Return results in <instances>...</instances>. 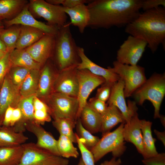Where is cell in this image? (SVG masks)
Masks as SVG:
<instances>
[{
  "label": "cell",
  "mask_w": 165,
  "mask_h": 165,
  "mask_svg": "<svg viewBox=\"0 0 165 165\" xmlns=\"http://www.w3.org/2000/svg\"><path fill=\"white\" fill-rule=\"evenodd\" d=\"M152 122L145 119L141 120V130L142 135L144 159L148 158L157 155L158 153L155 146L156 139L152 136Z\"/></svg>",
  "instance_id": "603a6c76"
},
{
  "label": "cell",
  "mask_w": 165,
  "mask_h": 165,
  "mask_svg": "<svg viewBox=\"0 0 165 165\" xmlns=\"http://www.w3.org/2000/svg\"><path fill=\"white\" fill-rule=\"evenodd\" d=\"M90 1L88 0H63L62 5L64 7L72 8L80 4L88 3Z\"/></svg>",
  "instance_id": "f6af8a7d"
},
{
  "label": "cell",
  "mask_w": 165,
  "mask_h": 165,
  "mask_svg": "<svg viewBox=\"0 0 165 165\" xmlns=\"http://www.w3.org/2000/svg\"><path fill=\"white\" fill-rule=\"evenodd\" d=\"M28 139L23 133L15 131L13 127H0V147L21 145Z\"/></svg>",
  "instance_id": "83f0119b"
},
{
  "label": "cell",
  "mask_w": 165,
  "mask_h": 165,
  "mask_svg": "<svg viewBox=\"0 0 165 165\" xmlns=\"http://www.w3.org/2000/svg\"><path fill=\"white\" fill-rule=\"evenodd\" d=\"M77 71L76 66L59 71L54 82L53 92L77 98L79 88Z\"/></svg>",
  "instance_id": "4fadbf2b"
},
{
  "label": "cell",
  "mask_w": 165,
  "mask_h": 165,
  "mask_svg": "<svg viewBox=\"0 0 165 165\" xmlns=\"http://www.w3.org/2000/svg\"><path fill=\"white\" fill-rule=\"evenodd\" d=\"M1 30H0V31ZM0 50L2 51L5 52H6L8 50L6 46L3 43L0 37Z\"/></svg>",
  "instance_id": "816d5d0a"
},
{
  "label": "cell",
  "mask_w": 165,
  "mask_h": 165,
  "mask_svg": "<svg viewBox=\"0 0 165 165\" xmlns=\"http://www.w3.org/2000/svg\"><path fill=\"white\" fill-rule=\"evenodd\" d=\"M125 31L129 35L146 41L152 53L165 42V9L161 6L140 13L127 25Z\"/></svg>",
  "instance_id": "7a4b0ae2"
},
{
  "label": "cell",
  "mask_w": 165,
  "mask_h": 165,
  "mask_svg": "<svg viewBox=\"0 0 165 165\" xmlns=\"http://www.w3.org/2000/svg\"><path fill=\"white\" fill-rule=\"evenodd\" d=\"M11 50H8L0 58V88L6 75L9 72L12 64L9 59Z\"/></svg>",
  "instance_id": "74e56055"
},
{
  "label": "cell",
  "mask_w": 165,
  "mask_h": 165,
  "mask_svg": "<svg viewBox=\"0 0 165 165\" xmlns=\"http://www.w3.org/2000/svg\"><path fill=\"white\" fill-rule=\"evenodd\" d=\"M3 27V26L2 24L0 22V30H1V29Z\"/></svg>",
  "instance_id": "9f6ffc18"
},
{
  "label": "cell",
  "mask_w": 165,
  "mask_h": 165,
  "mask_svg": "<svg viewBox=\"0 0 165 165\" xmlns=\"http://www.w3.org/2000/svg\"><path fill=\"white\" fill-rule=\"evenodd\" d=\"M63 0H47L46 1L47 2L53 5L60 6L62 4Z\"/></svg>",
  "instance_id": "f907efd6"
},
{
  "label": "cell",
  "mask_w": 165,
  "mask_h": 165,
  "mask_svg": "<svg viewBox=\"0 0 165 165\" xmlns=\"http://www.w3.org/2000/svg\"><path fill=\"white\" fill-rule=\"evenodd\" d=\"M101 126L100 132L103 135L119 123H126L123 116L118 108L113 105H108L105 111L101 115Z\"/></svg>",
  "instance_id": "7402d4cb"
},
{
  "label": "cell",
  "mask_w": 165,
  "mask_h": 165,
  "mask_svg": "<svg viewBox=\"0 0 165 165\" xmlns=\"http://www.w3.org/2000/svg\"><path fill=\"white\" fill-rule=\"evenodd\" d=\"M165 7V0H143L141 9L144 11L156 8L158 7Z\"/></svg>",
  "instance_id": "7bdbcfd3"
},
{
  "label": "cell",
  "mask_w": 165,
  "mask_h": 165,
  "mask_svg": "<svg viewBox=\"0 0 165 165\" xmlns=\"http://www.w3.org/2000/svg\"><path fill=\"white\" fill-rule=\"evenodd\" d=\"M33 105L34 110H46L49 111L50 113L49 108L47 104L36 96H35L34 99Z\"/></svg>",
  "instance_id": "bcb514c9"
},
{
  "label": "cell",
  "mask_w": 165,
  "mask_h": 165,
  "mask_svg": "<svg viewBox=\"0 0 165 165\" xmlns=\"http://www.w3.org/2000/svg\"><path fill=\"white\" fill-rule=\"evenodd\" d=\"M21 117V112L20 108L18 107L14 108L13 112L10 127H13L20 120Z\"/></svg>",
  "instance_id": "7dc6e473"
},
{
  "label": "cell",
  "mask_w": 165,
  "mask_h": 165,
  "mask_svg": "<svg viewBox=\"0 0 165 165\" xmlns=\"http://www.w3.org/2000/svg\"><path fill=\"white\" fill-rule=\"evenodd\" d=\"M45 34H46L38 29L21 25L15 48L25 49L37 41Z\"/></svg>",
  "instance_id": "484cf974"
},
{
  "label": "cell",
  "mask_w": 165,
  "mask_h": 165,
  "mask_svg": "<svg viewBox=\"0 0 165 165\" xmlns=\"http://www.w3.org/2000/svg\"><path fill=\"white\" fill-rule=\"evenodd\" d=\"M29 6L36 15L45 19L49 25L60 28L67 23L68 17L62 6L53 5L43 0H32Z\"/></svg>",
  "instance_id": "9c48e42d"
},
{
  "label": "cell",
  "mask_w": 165,
  "mask_h": 165,
  "mask_svg": "<svg viewBox=\"0 0 165 165\" xmlns=\"http://www.w3.org/2000/svg\"><path fill=\"white\" fill-rule=\"evenodd\" d=\"M136 103L142 105L149 101L154 108V118H160V106L165 94V75L154 74L133 93Z\"/></svg>",
  "instance_id": "277c9868"
},
{
  "label": "cell",
  "mask_w": 165,
  "mask_h": 165,
  "mask_svg": "<svg viewBox=\"0 0 165 165\" xmlns=\"http://www.w3.org/2000/svg\"><path fill=\"white\" fill-rule=\"evenodd\" d=\"M76 133L79 138L83 145L90 150L98 143L100 138L93 135L82 126L79 118L76 123Z\"/></svg>",
  "instance_id": "836d02e7"
},
{
  "label": "cell",
  "mask_w": 165,
  "mask_h": 165,
  "mask_svg": "<svg viewBox=\"0 0 165 165\" xmlns=\"http://www.w3.org/2000/svg\"><path fill=\"white\" fill-rule=\"evenodd\" d=\"M26 2L23 0H0V17H11L19 13Z\"/></svg>",
  "instance_id": "4dcf8cb0"
},
{
  "label": "cell",
  "mask_w": 165,
  "mask_h": 165,
  "mask_svg": "<svg viewBox=\"0 0 165 165\" xmlns=\"http://www.w3.org/2000/svg\"><path fill=\"white\" fill-rule=\"evenodd\" d=\"M142 0H93L87 5L90 13L87 27L109 29L126 27L140 14Z\"/></svg>",
  "instance_id": "6da1fadb"
},
{
  "label": "cell",
  "mask_w": 165,
  "mask_h": 165,
  "mask_svg": "<svg viewBox=\"0 0 165 165\" xmlns=\"http://www.w3.org/2000/svg\"><path fill=\"white\" fill-rule=\"evenodd\" d=\"M20 27L14 26L0 32V37L8 50L15 48L19 36Z\"/></svg>",
  "instance_id": "e575fe53"
},
{
  "label": "cell",
  "mask_w": 165,
  "mask_h": 165,
  "mask_svg": "<svg viewBox=\"0 0 165 165\" xmlns=\"http://www.w3.org/2000/svg\"><path fill=\"white\" fill-rule=\"evenodd\" d=\"M78 52L81 60L77 66L78 69H87L92 74L103 77L105 82L112 84L119 79V76L112 70L111 67L103 68L90 60L86 55L82 47L78 46Z\"/></svg>",
  "instance_id": "ac0fdd59"
},
{
  "label": "cell",
  "mask_w": 165,
  "mask_h": 165,
  "mask_svg": "<svg viewBox=\"0 0 165 165\" xmlns=\"http://www.w3.org/2000/svg\"><path fill=\"white\" fill-rule=\"evenodd\" d=\"M112 70L123 81L125 97L131 96L147 80L145 68L138 65H132L121 63L116 61L113 63Z\"/></svg>",
  "instance_id": "ba28073f"
},
{
  "label": "cell",
  "mask_w": 165,
  "mask_h": 165,
  "mask_svg": "<svg viewBox=\"0 0 165 165\" xmlns=\"http://www.w3.org/2000/svg\"><path fill=\"white\" fill-rule=\"evenodd\" d=\"M40 70L31 69L20 88L22 98L35 95L38 85Z\"/></svg>",
  "instance_id": "f546056e"
},
{
  "label": "cell",
  "mask_w": 165,
  "mask_h": 165,
  "mask_svg": "<svg viewBox=\"0 0 165 165\" xmlns=\"http://www.w3.org/2000/svg\"><path fill=\"white\" fill-rule=\"evenodd\" d=\"M9 59L12 65L24 67L30 69L40 70L42 65L34 61L25 49L15 48L10 53Z\"/></svg>",
  "instance_id": "4316f807"
},
{
  "label": "cell",
  "mask_w": 165,
  "mask_h": 165,
  "mask_svg": "<svg viewBox=\"0 0 165 165\" xmlns=\"http://www.w3.org/2000/svg\"><path fill=\"white\" fill-rule=\"evenodd\" d=\"M122 162L120 159L117 160L113 157L109 160H106L101 163L100 165H121Z\"/></svg>",
  "instance_id": "c3c4849f"
},
{
  "label": "cell",
  "mask_w": 165,
  "mask_h": 165,
  "mask_svg": "<svg viewBox=\"0 0 165 165\" xmlns=\"http://www.w3.org/2000/svg\"><path fill=\"white\" fill-rule=\"evenodd\" d=\"M79 118L83 127L92 134L100 132L101 115L92 110L87 104L81 111Z\"/></svg>",
  "instance_id": "d4e9b609"
},
{
  "label": "cell",
  "mask_w": 165,
  "mask_h": 165,
  "mask_svg": "<svg viewBox=\"0 0 165 165\" xmlns=\"http://www.w3.org/2000/svg\"><path fill=\"white\" fill-rule=\"evenodd\" d=\"M145 165H165V154L158 153L152 157L142 160Z\"/></svg>",
  "instance_id": "b9f144b4"
},
{
  "label": "cell",
  "mask_w": 165,
  "mask_h": 165,
  "mask_svg": "<svg viewBox=\"0 0 165 165\" xmlns=\"http://www.w3.org/2000/svg\"><path fill=\"white\" fill-rule=\"evenodd\" d=\"M154 131L156 136L158 139L160 140L165 146V132H160L156 130H154Z\"/></svg>",
  "instance_id": "681fc988"
},
{
  "label": "cell",
  "mask_w": 165,
  "mask_h": 165,
  "mask_svg": "<svg viewBox=\"0 0 165 165\" xmlns=\"http://www.w3.org/2000/svg\"><path fill=\"white\" fill-rule=\"evenodd\" d=\"M125 123H121L113 131L102 135L97 145L90 150L95 163L109 152H111L115 158L120 156L124 153L126 148L123 134Z\"/></svg>",
  "instance_id": "5b68a950"
},
{
  "label": "cell",
  "mask_w": 165,
  "mask_h": 165,
  "mask_svg": "<svg viewBox=\"0 0 165 165\" xmlns=\"http://www.w3.org/2000/svg\"><path fill=\"white\" fill-rule=\"evenodd\" d=\"M25 127L26 130L36 136L37 142L36 144L37 145L56 155L60 156L57 148V140L41 125L32 120L26 122Z\"/></svg>",
  "instance_id": "d6986e66"
},
{
  "label": "cell",
  "mask_w": 165,
  "mask_h": 165,
  "mask_svg": "<svg viewBox=\"0 0 165 165\" xmlns=\"http://www.w3.org/2000/svg\"><path fill=\"white\" fill-rule=\"evenodd\" d=\"M6 52H5L0 50V58L3 57L5 55Z\"/></svg>",
  "instance_id": "11a10c76"
},
{
  "label": "cell",
  "mask_w": 165,
  "mask_h": 165,
  "mask_svg": "<svg viewBox=\"0 0 165 165\" xmlns=\"http://www.w3.org/2000/svg\"><path fill=\"white\" fill-rule=\"evenodd\" d=\"M23 151L22 145L0 147V165H18Z\"/></svg>",
  "instance_id": "f1b7e54d"
},
{
  "label": "cell",
  "mask_w": 165,
  "mask_h": 165,
  "mask_svg": "<svg viewBox=\"0 0 165 165\" xmlns=\"http://www.w3.org/2000/svg\"><path fill=\"white\" fill-rule=\"evenodd\" d=\"M20 88L13 83L8 72L0 88V127L2 126L4 114L7 108L9 106L17 107L22 98Z\"/></svg>",
  "instance_id": "5bb4252c"
},
{
  "label": "cell",
  "mask_w": 165,
  "mask_h": 165,
  "mask_svg": "<svg viewBox=\"0 0 165 165\" xmlns=\"http://www.w3.org/2000/svg\"><path fill=\"white\" fill-rule=\"evenodd\" d=\"M63 11L70 17L69 24L77 27L81 33H83L87 27L90 20V13L87 5L83 4L72 8L63 6Z\"/></svg>",
  "instance_id": "44dd1931"
},
{
  "label": "cell",
  "mask_w": 165,
  "mask_h": 165,
  "mask_svg": "<svg viewBox=\"0 0 165 165\" xmlns=\"http://www.w3.org/2000/svg\"><path fill=\"white\" fill-rule=\"evenodd\" d=\"M114 84L106 82L102 84L101 87L97 89L95 97L104 102L107 101Z\"/></svg>",
  "instance_id": "f35d334b"
},
{
  "label": "cell",
  "mask_w": 165,
  "mask_h": 165,
  "mask_svg": "<svg viewBox=\"0 0 165 165\" xmlns=\"http://www.w3.org/2000/svg\"><path fill=\"white\" fill-rule=\"evenodd\" d=\"M59 71L49 62L46 64L40 71L36 97L42 99L45 103L53 92L55 80Z\"/></svg>",
  "instance_id": "9a60e30c"
},
{
  "label": "cell",
  "mask_w": 165,
  "mask_h": 165,
  "mask_svg": "<svg viewBox=\"0 0 165 165\" xmlns=\"http://www.w3.org/2000/svg\"><path fill=\"white\" fill-rule=\"evenodd\" d=\"M76 121L68 119H59L52 122L53 127L59 133L60 135H64L69 138L73 142L77 143L76 133L73 131Z\"/></svg>",
  "instance_id": "1f68e13d"
},
{
  "label": "cell",
  "mask_w": 165,
  "mask_h": 165,
  "mask_svg": "<svg viewBox=\"0 0 165 165\" xmlns=\"http://www.w3.org/2000/svg\"><path fill=\"white\" fill-rule=\"evenodd\" d=\"M77 165H85L81 158L79 159V161Z\"/></svg>",
  "instance_id": "db71d44e"
},
{
  "label": "cell",
  "mask_w": 165,
  "mask_h": 165,
  "mask_svg": "<svg viewBox=\"0 0 165 165\" xmlns=\"http://www.w3.org/2000/svg\"><path fill=\"white\" fill-rule=\"evenodd\" d=\"M77 76L79 88L77 98L79 110L77 119L79 118L81 111L87 104V99L91 92L105 82L103 77L95 75L86 69H78Z\"/></svg>",
  "instance_id": "8fae6325"
},
{
  "label": "cell",
  "mask_w": 165,
  "mask_h": 165,
  "mask_svg": "<svg viewBox=\"0 0 165 165\" xmlns=\"http://www.w3.org/2000/svg\"><path fill=\"white\" fill-rule=\"evenodd\" d=\"M14 108L9 106L6 109L4 114L2 126L10 127Z\"/></svg>",
  "instance_id": "ee69618b"
},
{
  "label": "cell",
  "mask_w": 165,
  "mask_h": 165,
  "mask_svg": "<svg viewBox=\"0 0 165 165\" xmlns=\"http://www.w3.org/2000/svg\"><path fill=\"white\" fill-rule=\"evenodd\" d=\"M127 103L130 116L129 120L124 125L123 131V137L125 141L133 144L138 152L142 155L143 150L141 120L137 112L136 103L129 100Z\"/></svg>",
  "instance_id": "7c38bea8"
},
{
  "label": "cell",
  "mask_w": 165,
  "mask_h": 165,
  "mask_svg": "<svg viewBox=\"0 0 165 165\" xmlns=\"http://www.w3.org/2000/svg\"><path fill=\"white\" fill-rule=\"evenodd\" d=\"M28 6H25L16 16L6 21L7 27L15 25L29 26L38 29L46 34L55 35L59 28L46 24L36 20L28 9Z\"/></svg>",
  "instance_id": "e0dca14e"
},
{
  "label": "cell",
  "mask_w": 165,
  "mask_h": 165,
  "mask_svg": "<svg viewBox=\"0 0 165 165\" xmlns=\"http://www.w3.org/2000/svg\"><path fill=\"white\" fill-rule=\"evenodd\" d=\"M77 143L82 156L81 158L85 165H95V161L93 154L82 143L76 133Z\"/></svg>",
  "instance_id": "8d00e7d4"
},
{
  "label": "cell",
  "mask_w": 165,
  "mask_h": 165,
  "mask_svg": "<svg viewBox=\"0 0 165 165\" xmlns=\"http://www.w3.org/2000/svg\"><path fill=\"white\" fill-rule=\"evenodd\" d=\"M23 155L18 165H68L66 158L56 155L41 148L36 143H28L22 145Z\"/></svg>",
  "instance_id": "8992f818"
},
{
  "label": "cell",
  "mask_w": 165,
  "mask_h": 165,
  "mask_svg": "<svg viewBox=\"0 0 165 165\" xmlns=\"http://www.w3.org/2000/svg\"><path fill=\"white\" fill-rule=\"evenodd\" d=\"M89 107L94 112L101 115L106 110L108 105L95 97L90 98L87 102Z\"/></svg>",
  "instance_id": "ab89813d"
},
{
  "label": "cell",
  "mask_w": 165,
  "mask_h": 165,
  "mask_svg": "<svg viewBox=\"0 0 165 165\" xmlns=\"http://www.w3.org/2000/svg\"><path fill=\"white\" fill-rule=\"evenodd\" d=\"M35 96L33 95L22 98L20 100L17 107L21 110L22 117L20 120L13 127L15 131L23 133L26 130L25 123L28 121L34 120L33 100Z\"/></svg>",
  "instance_id": "cb8c5ba5"
},
{
  "label": "cell",
  "mask_w": 165,
  "mask_h": 165,
  "mask_svg": "<svg viewBox=\"0 0 165 165\" xmlns=\"http://www.w3.org/2000/svg\"><path fill=\"white\" fill-rule=\"evenodd\" d=\"M34 121L37 123L43 125L51 121V116L49 111L44 110H34Z\"/></svg>",
  "instance_id": "60d3db41"
},
{
  "label": "cell",
  "mask_w": 165,
  "mask_h": 165,
  "mask_svg": "<svg viewBox=\"0 0 165 165\" xmlns=\"http://www.w3.org/2000/svg\"><path fill=\"white\" fill-rule=\"evenodd\" d=\"M46 103L49 108L51 116L54 120L65 118L77 120L79 110L77 97L53 92Z\"/></svg>",
  "instance_id": "52a82bcc"
},
{
  "label": "cell",
  "mask_w": 165,
  "mask_h": 165,
  "mask_svg": "<svg viewBox=\"0 0 165 165\" xmlns=\"http://www.w3.org/2000/svg\"><path fill=\"white\" fill-rule=\"evenodd\" d=\"M147 46L145 41L129 35L117 50L116 61L123 64L136 65Z\"/></svg>",
  "instance_id": "30bf717a"
},
{
  "label": "cell",
  "mask_w": 165,
  "mask_h": 165,
  "mask_svg": "<svg viewBox=\"0 0 165 165\" xmlns=\"http://www.w3.org/2000/svg\"><path fill=\"white\" fill-rule=\"evenodd\" d=\"M70 25L68 22L59 28L55 35L52 55L53 54L57 68L59 71L77 66L81 61L78 46L72 35Z\"/></svg>",
  "instance_id": "3957f363"
},
{
  "label": "cell",
  "mask_w": 165,
  "mask_h": 165,
  "mask_svg": "<svg viewBox=\"0 0 165 165\" xmlns=\"http://www.w3.org/2000/svg\"><path fill=\"white\" fill-rule=\"evenodd\" d=\"M73 143L67 137L60 135L57 140V148L61 156L66 159L78 157L79 153Z\"/></svg>",
  "instance_id": "d6a6232c"
},
{
  "label": "cell",
  "mask_w": 165,
  "mask_h": 165,
  "mask_svg": "<svg viewBox=\"0 0 165 165\" xmlns=\"http://www.w3.org/2000/svg\"><path fill=\"white\" fill-rule=\"evenodd\" d=\"M160 120L161 123L165 126V117L163 116H161L160 115Z\"/></svg>",
  "instance_id": "f5cc1de1"
},
{
  "label": "cell",
  "mask_w": 165,
  "mask_h": 165,
  "mask_svg": "<svg viewBox=\"0 0 165 165\" xmlns=\"http://www.w3.org/2000/svg\"><path fill=\"white\" fill-rule=\"evenodd\" d=\"M31 70L24 67L12 65L9 71V74L13 83L20 87Z\"/></svg>",
  "instance_id": "d590c367"
},
{
  "label": "cell",
  "mask_w": 165,
  "mask_h": 165,
  "mask_svg": "<svg viewBox=\"0 0 165 165\" xmlns=\"http://www.w3.org/2000/svg\"><path fill=\"white\" fill-rule=\"evenodd\" d=\"M124 82L120 78L112 86L108 105H113L120 110L125 120L128 121L130 117V111L126 103L124 93Z\"/></svg>",
  "instance_id": "ffe728a7"
},
{
  "label": "cell",
  "mask_w": 165,
  "mask_h": 165,
  "mask_svg": "<svg viewBox=\"0 0 165 165\" xmlns=\"http://www.w3.org/2000/svg\"><path fill=\"white\" fill-rule=\"evenodd\" d=\"M54 42L55 35L46 34L25 49L34 61L42 65L51 57Z\"/></svg>",
  "instance_id": "2e32d148"
}]
</instances>
